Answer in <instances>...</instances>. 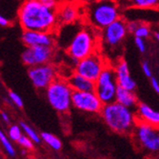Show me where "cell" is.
Returning <instances> with one entry per match:
<instances>
[{
	"label": "cell",
	"instance_id": "12",
	"mask_svg": "<svg viewBox=\"0 0 159 159\" xmlns=\"http://www.w3.org/2000/svg\"><path fill=\"white\" fill-rule=\"evenodd\" d=\"M54 51L53 47L47 46H33L26 47L21 54L23 63L30 67L51 63L53 58Z\"/></svg>",
	"mask_w": 159,
	"mask_h": 159
},
{
	"label": "cell",
	"instance_id": "20",
	"mask_svg": "<svg viewBox=\"0 0 159 159\" xmlns=\"http://www.w3.org/2000/svg\"><path fill=\"white\" fill-rule=\"evenodd\" d=\"M40 137H41V140L47 143L52 149L55 151H59L62 148V142L60 141V139L50 133H42Z\"/></svg>",
	"mask_w": 159,
	"mask_h": 159
},
{
	"label": "cell",
	"instance_id": "3",
	"mask_svg": "<svg viewBox=\"0 0 159 159\" xmlns=\"http://www.w3.org/2000/svg\"><path fill=\"white\" fill-rule=\"evenodd\" d=\"M120 17V7L114 0H96L86 9V20L96 31L103 30Z\"/></svg>",
	"mask_w": 159,
	"mask_h": 159
},
{
	"label": "cell",
	"instance_id": "21",
	"mask_svg": "<svg viewBox=\"0 0 159 159\" xmlns=\"http://www.w3.org/2000/svg\"><path fill=\"white\" fill-rule=\"evenodd\" d=\"M129 3L137 9L159 8V0H129Z\"/></svg>",
	"mask_w": 159,
	"mask_h": 159
},
{
	"label": "cell",
	"instance_id": "23",
	"mask_svg": "<svg viewBox=\"0 0 159 159\" xmlns=\"http://www.w3.org/2000/svg\"><path fill=\"white\" fill-rule=\"evenodd\" d=\"M0 143L2 144V146L4 147L5 151L7 152V153L11 156H14L16 155V150H14L12 144L10 141V138H8V136L4 134L3 131L0 129Z\"/></svg>",
	"mask_w": 159,
	"mask_h": 159
},
{
	"label": "cell",
	"instance_id": "33",
	"mask_svg": "<svg viewBox=\"0 0 159 159\" xmlns=\"http://www.w3.org/2000/svg\"><path fill=\"white\" fill-rule=\"evenodd\" d=\"M153 38L155 39L157 43H159V31H155L153 33Z\"/></svg>",
	"mask_w": 159,
	"mask_h": 159
},
{
	"label": "cell",
	"instance_id": "30",
	"mask_svg": "<svg viewBox=\"0 0 159 159\" xmlns=\"http://www.w3.org/2000/svg\"><path fill=\"white\" fill-rule=\"evenodd\" d=\"M150 82H151V86H152V90L157 94H159V80L152 75V77H150Z\"/></svg>",
	"mask_w": 159,
	"mask_h": 159
},
{
	"label": "cell",
	"instance_id": "32",
	"mask_svg": "<svg viewBox=\"0 0 159 159\" xmlns=\"http://www.w3.org/2000/svg\"><path fill=\"white\" fill-rule=\"evenodd\" d=\"M0 114H1V118L3 119V121L9 124V123H10V121H11V119H10V116L8 115V113H6L5 111H2Z\"/></svg>",
	"mask_w": 159,
	"mask_h": 159
},
{
	"label": "cell",
	"instance_id": "1",
	"mask_svg": "<svg viewBox=\"0 0 159 159\" xmlns=\"http://www.w3.org/2000/svg\"><path fill=\"white\" fill-rule=\"evenodd\" d=\"M18 22L24 31L52 32L58 24L56 10L43 5L39 0H25L17 12Z\"/></svg>",
	"mask_w": 159,
	"mask_h": 159
},
{
	"label": "cell",
	"instance_id": "17",
	"mask_svg": "<svg viewBox=\"0 0 159 159\" xmlns=\"http://www.w3.org/2000/svg\"><path fill=\"white\" fill-rule=\"evenodd\" d=\"M67 81L73 91L77 92H92L94 91V81L82 76L73 71L67 78Z\"/></svg>",
	"mask_w": 159,
	"mask_h": 159
},
{
	"label": "cell",
	"instance_id": "4",
	"mask_svg": "<svg viewBox=\"0 0 159 159\" xmlns=\"http://www.w3.org/2000/svg\"><path fill=\"white\" fill-rule=\"evenodd\" d=\"M92 27L78 29L66 48L68 56L76 62L99 51V34Z\"/></svg>",
	"mask_w": 159,
	"mask_h": 159
},
{
	"label": "cell",
	"instance_id": "34",
	"mask_svg": "<svg viewBox=\"0 0 159 159\" xmlns=\"http://www.w3.org/2000/svg\"><path fill=\"white\" fill-rule=\"evenodd\" d=\"M0 159H1V158H0Z\"/></svg>",
	"mask_w": 159,
	"mask_h": 159
},
{
	"label": "cell",
	"instance_id": "27",
	"mask_svg": "<svg viewBox=\"0 0 159 159\" xmlns=\"http://www.w3.org/2000/svg\"><path fill=\"white\" fill-rule=\"evenodd\" d=\"M134 45H135L136 49L138 50V52L140 53H145L147 52V44H146L145 39L134 37Z\"/></svg>",
	"mask_w": 159,
	"mask_h": 159
},
{
	"label": "cell",
	"instance_id": "25",
	"mask_svg": "<svg viewBox=\"0 0 159 159\" xmlns=\"http://www.w3.org/2000/svg\"><path fill=\"white\" fill-rule=\"evenodd\" d=\"M9 97H10V100L12 102L13 105H16L17 108H23L24 106V102H23V100L21 98V96L16 93H14L12 91H11L9 93Z\"/></svg>",
	"mask_w": 159,
	"mask_h": 159
},
{
	"label": "cell",
	"instance_id": "9",
	"mask_svg": "<svg viewBox=\"0 0 159 159\" xmlns=\"http://www.w3.org/2000/svg\"><path fill=\"white\" fill-rule=\"evenodd\" d=\"M134 131L140 146L151 152H159V128L137 121Z\"/></svg>",
	"mask_w": 159,
	"mask_h": 159
},
{
	"label": "cell",
	"instance_id": "28",
	"mask_svg": "<svg viewBox=\"0 0 159 159\" xmlns=\"http://www.w3.org/2000/svg\"><path fill=\"white\" fill-rule=\"evenodd\" d=\"M141 68H142V71L143 74L145 75V76H147L148 78L152 77L153 75L152 74V66L150 64L149 61L147 60H144L141 64Z\"/></svg>",
	"mask_w": 159,
	"mask_h": 159
},
{
	"label": "cell",
	"instance_id": "15",
	"mask_svg": "<svg viewBox=\"0 0 159 159\" xmlns=\"http://www.w3.org/2000/svg\"><path fill=\"white\" fill-rule=\"evenodd\" d=\"M136 119L137 121L144 122L159 128V111L145 102H138L136 106Z\"/></svg>",
	"mask_w": 159,
	"mask_h": 159
},
{
	"label": "cell",
	"instance_id": "26",
	"mask_svg": "<svg viewBox=\"0 0 159 159\" xmlns=\"http://www.w3.org/2000/svg\"><path fill=\"white\" fill-rule=\"evenodd\" d=\"M17 142H18V144H19L20 146H22L25 149L32 150L34 148V141L31 138H29L27 135H23L22 134Z\"/></svg>",
	"mask_w": 159,
	"mask_h": 159
},
{
	"label": "cell",
	"instance_id": "19",
	"mask_svg": "<svg viewBox=\"0 0 159 159\" xmlns=\"http://www.w3.org/2000/svg\"><path fill=\"white\" fill-rule=\"evenodd\" d=\"M152 27L148 23L140 20H135V26L132 33L134 37L147 39L152 35Z\"/></svg>",
	"mask_w": 159,
	"mask_h": 159
},
{
	"label": "cell",
	"instance_id": "11",
	"mask_svg": "<svg viewBox=\"0 0 159 159\" xmlns=\"http://www.w3.org/2000/svg\"><path fill=\"white\" fill-rule=\"evenodd\" d=\"M71 106L81 111L91 112V113H100L103 107V103L100 101L94 91L92 92L73 91Z\"/></svg>",
	"mask_w": 159,
	"mask_h": 159
},
{
	"label": "cell",
	"instance_id": "18",
	"mask_svg": "<svg viewBox=\"0 0 159 159\" xmlns=\"http://www.w3.org/2000/svg\"><path fill=\"white\" fill-rule=\"evenodd\" d=\"M115 101L119 104L129 108V109H135L138 104V98L134 92L129 91L121 87H117L116 94H115Z\"/></svg>",
	"mask_w": 159,
	"mask_h": 159
},
{
	"label": "cell",
	"instance_id": "13",
	"mask_svg": "<svg viewBox=\"0 0 159 159\" xmlns=\"http://www.w3.org/2000/svg\"><path fill=\"white\" fill-rule=\"evenodd\" d=\"M21 40L26 47H33V46L53 47L55 44V37L52 34V32L24 31L21 35Z\"/></svg>",
	"mask_w": 159,
	"mask_h": 159
},
{
	"label": "cell",
	"instance_id": "10",
	"mask_svg": "<svg viewBox=\"0 0 159 159\" xmlns=\"http://www.w3.org/2000/svg\"><path fill=\"white\" fill-rule=\"evenodd\" d=\"M57 70L51 64H42L30 67L28 70V75L34 88L38 90H46L48 86L57 78Z\"/></svg>",
	"mask_w": 159,
	"mask_h": 159
},
{
	"label": "cell",
	"instance_id": "2",
	"mask_svg": "<svg viewBox=\"0 0 159 159\" xmlns=\"http://www.w3.org/2000/svg\"><path fill=\"white\" fill-rule=\"evenodd\" d=\"M100 115L104 123L112 132L117 134L133 132L137 123L134 110L119 104L116 101L103 105Z\"/></svg>",
	"mask_w": 159,
	"mask_h": 159
},
{
	"label": "cell",
	"instance_id": "24",
	"mask_svg": "<svg viewBox=\"0 0 159 159\" xmlns=\"http://www.w3.org/2000/svg\"><path fill=\"white\" fill-rule=\"evenodd\" d=\"M8 134L10 139L13 140V141H18V139L21 137L22 135V129L20 126L18 125H12L10 127L9 131H8Z\"/></svg>",
	"mask_w": 159,
	"mask_h": 159
},
{
	"label": "cell",
	"instance_id": "22",
	"mask_svg": "<svg viewBox=\"0 0 159 159\" xmlns=\"http://www.w3.org/2000/svg\"><path fill=\"white\" fill-rule=\"evenodd\" d=\"M19 126L21 127L22 129V131L26 134V135L29 137V138H31L34 143H37L39 144L41 142V137L37 134V133L34 131V129L31 127V126H29L27 123H25L24 121H20V124Z\"/></svg>",
	"mask_w": 159,
	"mask_h": 159
},
{
	"label": "cell",
	"instance_id": "29",
	"mask_svg": "<svg viewBox=\"0 0 159 159\" xmlns=\"http://www.w3.org/2000/svg\"><path fill=\"white\" fill-rule=\"evenodd\" d=\"M39 1L48 8L56 10L58 8V1L57 0H39Z\"/></svg>",
	"mask_w": 159,
	"mask_h": 159
},
{
	"label": "cell",
	"instance_id": "6",
	"mask_svg": "<svg viewBox=\"0 0 159 159\" xmlns=\"http://www.w3.org/2000/svg\"><path fill=\"white\" fill-rule=\"evenodd\" d=\"M129 34L127 19L120 17L115 20L99 34V45L107 52H115L123 46V43Z\"/></svg>",
	"mask_w": 159,
	"mask_h": 159
},
{
	"label": "cell",
	"instance_id": "31",
	"mask_svg": "<svg viewBox=\"0 0 159 159\" xmlns=\"http://www.w3.org/2000/svg\"><path fill=\"white\" fill-rule=\"evenodd\" d=\"M10 25V21L9 19H7L5 16H3L2 14H0V26L2 27H7Z\"/></svg>",
	"mask_w": 159,
	"mask_h": 159
},
{
	"label": "cell",
	"instance_id": "16",
	"mask_svg": "<svg viewBox=\"0 0 159 159\" xmlns=\"http://www.w3.org/2000/svg\"><path fill=\"white\" fill-rule=\"evenodd\" d=\"M57 22L58 24L67 25L75 23L79 17V10L73 3H65L56 10Z\"/></svg>",
	"mask_w": 159,
	"mask_h": 159
},
{
	"label": "cell",
	"instance_id": "7",
	"mask_svg": "<svg viewBox=\"0 0 159 159\" xmlns=\"http://www.w3.org/2000/svg\"><path fill=\"white\" fill-rule=\"evenodd\" d=\"M117 87L113 65L108 63L98 78L94 81V93L103 105L110 104L115 101Z\"/></svg>",
	"mask_w": 159,
	"mask_h": 159
},
{
	"label": "cell",
	"instance_id": "5",
	"mask_svg": "<svg viewBox=\"0 0 159 159\" xmlns=\"http://www.w3.org/2000/svg\"><path fill=\"white\" fill-rule=\"evenodd\" d=\"M49 104L60 113H66L71 107L73 90L67 80L57 77L45 90Z\"/></svg>",
	"mask_w": 159,
	"mask_h": 159
},
{
	"label": "cell",
	"instance_id": "8",
	"mask_svg": "<svg viewBox=\"0 0 159 159\" xmlns=\"http://www.w3.org/2000/svg\"><path fill=\"white\" fill-rule=\"evenodd\" d=\"M108 63L104 54L97 51L79 60L75 66L74 71L92 81H95Z\"/></svg>",
	"mask_w": 159,
	"mask_h": 159
},
{
	"label": "cell",
	"instance_id": "14",
	"mask_svg": "<svg viewBox=\"0 0 159 159\" xmlns=\"http://www.w3.org/2000/svg\"><path fill=\"white\" fill-rule=\"evenodd\" d=\"M113 68H114L115 77H116V82L118 87L134 92L137 87V84L131 75L128 62L120 57L119 59L115 61Z\"/></svg>",
	"mask_w": 159,
	"mask_h": 159
}]
</instances>
